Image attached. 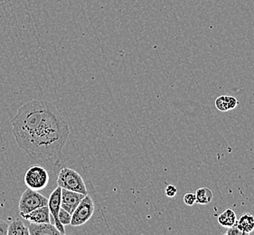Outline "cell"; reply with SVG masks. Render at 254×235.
Masks as SVG:
<instances>
[{
    "mask_svg": "<svg viewBox=\"0 0 254 235\" xmlns=\"http://www.w3.org/2000/svg\"><path fill=\"white\" fill-rule=\"evenodd\" d=\"M62 188L60 186L56 187V189L52 192L50 197L48 198V208L50 211V215L53 216L54 221H55V225L58 230L60 231L61 235H65V230H64V225L61 224L59 221L58 215L61 209V198H62Z\"/></svg>",
    "mask_w": 254,
    "mask_h": 235,
    "instance_id": "cell-6",
    "label": "cell"
},
{
    "mask_svg": "<svg viewBox=\"0 0 254 235\" xmlns=\"http://www.w3.org/2000/svg\"><path fill=\"white\" fill-rule=\"evenodd\" d=\"M7 231H8V225L5 223V221L0 219V235H7Z\"/></svg>",
    "mask_w": 254,
    "mask_h": 235,
    "instance_id": "cell-19",
    "label": "cell"
},
{
    "mask_svg": "<svg viewBox=\"0 0 254 235\" xmlns=\"http://www.w3.org/2000/svg\"><path fill=\"white\" fill-rule=\"evenodd\" d=\"M61 207L72 214L85 194L62 188Z\"/></svg>",
    "mask_w": 254,
    "mask_h": 235,
    "instance_id": "cell-7",
    "label": "cell"
},
{
    "mask_svg": "<svg viewBox=\"0 0 254 235\" xmlns=\"http://www.w3.org/2000/svg\"><path fill=\"white\" fill-rule=\"evenodd\" d=\"M237 218L234 211L232 209L225 210L221 215L218 216V223L223 227L229 228L236 225Z\"/></svg>",
    "mask_w": 254,
    "mask_h": 235,
    "instance_id": "cell-12",
    "label": "cell"
},
{
    "mask_svg": "<svg viewBox=\"0 0 254 235\" xmlns=\"http://www.w3.org/2000/svg\"><path fill=\"white\" fill-rule=\"evenodd\" d=\"M236 226L238 227L244 235H249L254 230V216L250 213H245L242 215L239 221L236 222Z\"/></svg>",
    "mask_w": 254,
    "mask_h": 235,
    "instance_id": "cell-10",
    "label": "cell"
},
{
    "mask_svg": "<svg viewBox=\"0 0 254 235\" xmlns=\"http://www.w3.org/2000/svg\"><path fill=\"white\" fill-rule=\"evenodd\" d=\"M196 203L200 205H208L213 200V192L207 187H201L195 192Z\"/></svg>",
    "mask_w": 254,
    "mask_h": 235,
    "instance_id": "cell-14",
    "label": "cell"
},
{
    "mask_svg": "<svg viewBox=\"0 0 254 235\" xmlns=\"http://www.w3.org/2000/svg\"><path fill=\"white\" fill-rule=\"evenodd\" d=\"M58 218H59V221L61 222L63 225H71V214L69 212H67L66 210L62 208V207L60 212H59V215H58Z\"/></svg>",
    "mask_w": 254,
    "mask_h": 235,
    "instance_id": "cell-15",
    "label": "cell"
},
{
    "mask_svg": "<svg viewBox=\"0 0 254 235\" xmlns=\"http://www.w3.org/2000/svg\"><path fill=\"white\" fill-rule=\"evenodd\" d=\"M57 184L64 189L71 190L85 195L88 194L86 185L81 175L69 168H64L60 170L57 177Z\"/></svg>",
    "mask_w": 254,
    "mask_h": 235,
    "instance_id": "cell-2",
    "label": "cell"
},
{
    "mask_svg": "<svg viewBox=\"0 0 254 235\" xmlns=\"http://www.w3.org/2000/svg\"><path fill=\"white\" fill-rule=\"evenodd\" d=\"M28 230L29 235H62L60 231L56 228V225H52L51 223H29Z\"/></svg>",
    "mask_w": 254,
    "mask_h": 235,
    "instance_id": "cell-9",
    "label": "cell"
},
{
    "mask_svg": "<svg viewBox=\"0 0 254 235\" xmlns=\"http://www.w3.org/2000/svg\"><path fill=\"white\" fill-rule=\"evenodd\" d=\"M177 193H178V189L176 186H174L173 184H168L166 186L165 194L168 197H175L177 195Z\"/></svg>",
    "mask_w": 254,
    "mask_h": 235,
    "instance_id": "cell-17",
    "label": "cell"
},
{
    "mask_svg": "<svg viewBox=\"0 0 254 235\" xmlns=\"http://www.w3.org/2000/svg\"><path fill=\"white\" fill-rule=\"evenodd\" d=\"M7 235H29V230L23 221L17 218L8 225Z\"/></svg>",
    "mask_w": 254,
    "mask_h": 235,
    "instance_id": "cell-13",
    "label": "cell"
},
{
    "mask_svg": "<svg viewBox=\"0 0 254 235\" xmlns=\"http://www.w3.org/2000/svg\"><path fill=\"white\" fill-rule=\"evenodd\" d=\"M238 105V101L233 96H220L215 101V106L219 111L226 113Z\"/></svg>",
    "mask_w": 254,
    "mask_h": 235,
    "instance_id": "cell-11",
    "label": "cell"
},
{
    "mask_svg": "<svg viewBox=\"0 0 254 235\" xmlns=\"http://www.w3.org/2000/svg\"><path fill=\"white\" fill-rule=\"evenodd\" d=\"M21 216L29 223L33 224L50 223V211L48 208V205L36 208L30 213L22 215Z\"/></svg>",
    "mask_w": 254,
    "mask_h": 235,
    "instance_id": "cell-8",
    "label": "cell"
},
{
    "mask_svg": "<svg viewBox=\"0 0 254 235\" xmlns=\"http://www.w3.org/2000/svg\"><path fill=\"white\" fill-rule=\"evenodd\" d=\"M225 235H243V232H241V231L238 229V227L237 226H232V227H229L228 230L227 232L225 233Z\"/></svg>",
    "mask_w": 254,
    "mask_h": 235,
    "instance_id": "cell-18",
    "label": "cell"
},
{
    "mask_svg": "<svg viewBox=\"0 0 254 235\" xmlns=\"http://www.w3.org/2000/svg\"><path fill=\"white\" fill-rule=\"evenodd\" d=\"M12 133L30 159L51 166L61 159L70 128L64 113L53 103L32 100L18 109L12 119Z\"/></svg>",
    "mask_w": 254,
    "mask_h": 235,
    "instance_id": "cell-1",
    "label": "cell"
},
{
    "mask_svg": "<svg viewBox=\"0 0 254 235\" xmlns=\"http://www.w3.org/2000/svg\"><path fill=\"white\" fill-rule=\"evenodd\" d=\"M46 205H48V198L38 193V191L28 188L21 195L18 209L20 212V215H22L28 214L36 208Z\"/></svg>",
    "mask_w": 254,
    "mask_h": 235,
    "instance_id": "cell-3",
    "label": "cell"
},
{
    "mask_svg": "<svg viewBox=\"0 0 254 235\" xmlns=\"http://www.w3.org/2000/svg\"><path fill=\"white\" fill-rule=\"evenodd\" d=\"M49 183L48 171L42 166H33L26 170L25 184L28 188L35 191L45 189Z\"/></svg>",
    "mask_w": 254,
    "mask_h": 235,
    "instance_id": "cell-4",
    "label": "cell"
},
{
    "mask_svg": "<svg viewBox=\"0 0 254 235\" xmlns=\"http://www.w3.org/2000/svg\"><path fill=\"white\" fill-rule=\"evenodd\" d=\"M184 202L188 206H193L196 203V196L193 193H188L184 196Z\"/></svg>",
    "mask_w": 254,
    "mask_h": 235,
    "instance_id": "cell-16",
    "label": "cell"
},
{
    "mask_svg": "<svg viewBox=\"0 0 254 235\" xmlns=\"http://www.w3.org/2000/svg\"><path fill=\"white\" fill-rule=\"evenodd\" d=\"M94 203L92 197L86 194L71 214V225L73 227H79L86 224L92 218L94 213Z\"/></svg>",
    "mask_w": 254,
    "mask_h": 235,
    "instance_id": "cell-5",
    "label": "cell"
}]
</instances>
